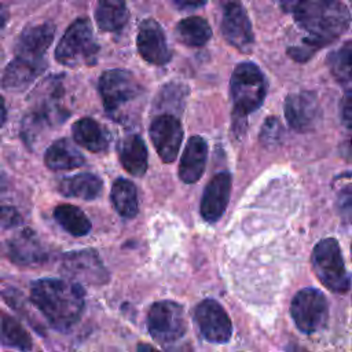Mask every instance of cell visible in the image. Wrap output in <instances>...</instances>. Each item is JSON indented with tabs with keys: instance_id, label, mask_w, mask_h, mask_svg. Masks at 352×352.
Segmentation results:
<instances>
[{
	"instance_id": "6da1fadb",
	"label": "cell",
	"mask_w": 352,
	"mask_h": 352,
	"mask_svg": "<svg viewBox=\"0 0 352 352\" xmlns=\"http://www.w3.org/2000/svg\"><path fill=\"white\" fill-rule=\"evenodd\" d=\"M84 296L82 286L72 280L41 278L30 285V301L58 331H67L80 320Z\"/></svg>"
},
{
	"instance_id": "7a4b0ae2",
	"label": "cell",
	"mask_w": 352,
	"mask_h": 352,
	"mask_svg": "<svg viewBox=\"0 0 352 352\" xmlns=\"http://www.w3.org/2000/svg\"><path fill=\"white\" fill-rule=\"evenodd\" d=\"M294 23L304 32V47L312 52L342 36L351 23L346 6L340 0H312L290 11Z\"/></svg>"
},
{
	"instance_id": "3957f363",
	"label": "cell",
	"mask_w": 352,
	"mask_h": 352,
	"mask_svg": "<svg viewBox=\"0 0 352 352\" xmlns=\"http://www.w3.org/2000/svg\"><path fill=\"white\" fill-rule=\"evenodd\" d=\"M99 92L106 113L121 122L131 107L142 99L143 87L131 72L111 69L100 76Z\"/></svg>"
},
{
	"instance_id": "277c9868",
	"label": "cell",
	"mask_w": 352,
	"mask_h": 352,
	"mask_svg": "<svg viewBox=\"0 0 352 352\" xmlns=\"http://www.w3.org/2000/svg\"><path fill=\"white\" fill-rule=\"evenodd\" d=\"M230 94L234 103V120L246 118L257 110L267 95V81L260 67L252 62L239 63L230 80Z\"/></svg>"
},
{
	"instance_id": "5b68a950",
	"label": "cell",
	"mask_w": 352,
	"mask_h": 352,
	"mask_svg": "<svg viewBox=\"0 0 352 352\" xmlns=\"http://www.w3.org/2000/svg\"><path fill=\"white\" fill-rule=\"evenodd\" d=\"M99 45L95 41L91 22L76 19L60 37L55 48V59L67 67L92 66L98 59Z\"/></svg>"
},
{
	"instance_id": "8992f818",
	"label": "cell",
	"mask_w": 352,
	"mask_h": 352,
	"mask_svg": "<svg viewBox=\"0 0 352 352\" xmlns=\"http://www.w3.org/2000/svg\"><path fill=\"white\" fill-rule=\"evenodd\" d=\"M312 268L318 279L329 290L334 293H346L349 290L351 278L337 239L324 238L316 243L312 252Z\"/></svg>"
},
{
	"instance_id": "52a82bcc",
	"label": "cell",
	"mask_w": 352,
	"mask_h": 352,
	"mask_svg": "<svg viewBox=\"0 0 352 352\" xmlns=\"http://www.w3.org/2000/svg\"><path fill=\"white\" fill-rule=\"evenodd\" d=\"M290 315L300 331L305 334L316 333L327 322V300L324 294L318 289H301L292 300Z\"/></svg>"
},
{
	"instance_id": "ba28073f",
	"label": "cell",
	"mask_w": 352,
	"mask_h": 352,
	"mask_svg": "<svg viewBox=\"0 0 352 352\" xmlns=\"http://www.w3.org/2000/svg\"><path fill=\"white\" fill-rule=\"evenodd\" d=\"M147 327L158 342H173L187 331V320L183 307L173 301L154 302L147 315Z\"/></svg>"
},
{
	"instance_id": "9c48e42d",
	"label": "cell",
	"mask_w": 352,
	"mask_h": 352,
	"mask_svg": "<svg viewBox=\"0 0 352 352\" xmlns=\"http://www.w3.org/2000/svg\"><path fill=\"white\" fill-rule=\"evenodd\" d=\"M221 21L220 29L224 38L241 52H250L254 34L250 19L241 0H219Z\"/></svg>"
},
{
	"instance_id": "30bf717a",
	"label": "cell",
	"mask_w": 352,
	"mask_h": 352,
	"mask_svg": "<svg viewBox=\"0 0 352 352\" xmlns=\"http://www.w3.org/2000/svg\"><path fill=\"white\" fill-rule=\"evenodd\" d=\"M195 323L201 336L214 344H226L232 334V323L226 309L216 301L206 298L201 301L194 312Z\"/></svg>"
},
{
	"instance_id": "8fae6325",
	"label": "cell",
	"mask_w": 352,
	"mask_h": 352,
	"mask_svg": "<svg viewBox=\"0 0 352 352\" xmlns=\"http://www.w3.org/2000/svg\"><path fill=\"white\" fill-rule=\"evenodd\" d=\"M63 272L74 283L102 285L109 280V274L94 250H78L65 254Z\"/></svg>"
},
{
	"instance_id": "7c38bea8",
	"label": "cell",
	"mask_w": 352,
	"mask_h": 352,
	"mask_svg": "<svg viewBox=\"0 0 352 352\" xmlns=\"http://www.w3.org/2000/svg\"><path fill=\"white\" fill-rule=\"evenodd\" d=\"M285 116L296 132L305 133L315 129L322 116L316 95L308 91L290 94L285 100Z\"/></svg>"
},
{
	"instance_id": "4fadbf2b",
	"label": "cell",
	"mask_w": 352,
	"mask_h": 352,
	"mask_svg": "<svg viewBox=\"0 0 352 352\" xmlns=\"http://www.w3.org/2000/svg\"><path fill=\"white\" fill-rule=\"evenodd\" d=\"M148 133L160 158L164 162L175 161L183 139L180 121L173 114H160L153 120Z\"/></svg>"
},
{
	"instance_id": "5bb4252c",
	"label": "cell",
	"mask_w": 352,
	"mask_h": 352,
	"mask_svg": "<svg viewBox=\"0 0 352 352\" xmlns=\"http://www.w3.org/2000/svg\"><path fill=\"white\" fill-rule=\"evenodd\" d=\"M55 36V26L50 22L25 28L15 43V56L34 62L45 63L44 54L51 45Z\"/></svg>"
},
{
	"instance_id": "9a60e30c",
	"label": "cell",
	"mask_w": 352,
	"mask_h": 352,
	"mask_svg": "<svg viewBox=\"0 0 352 352\" xmlns=\"http://www.w3.org/2000/svg\"><path fill=\"white\" fill-rule=\"evenodd\" d=\"M136 45L140 56L151 65H165L170 59V50L166 43L165 33L160 23L151 18L144 19L139 25Z\"/></svg>"
},
{
	"instance_id": "2e32d148",
	"label": "cell",
	"mask_w": 352,
	"mask_h": 352,
	"mask_svg": "<svg viewBox=\"0 0 352 352\" xmlns=\"http://www.w3.org/2000/svg\"><path fill=\"white\" fill-rule=\"evenodd\" d=\"M230 194L231 175L228 172H220L214 175L204 190L199 206L201 216L209 223L217 221L228 205Z\"/></svg>"
},
{
	"instance_id": "e0dca14e",
	"label": "cell",
	"mask_w": 352,
	"mask_h": 352,
	"mask_svg": "<svg viewBox=\"0 0 352 352\" xmlns=\"http://www.w3.org/2000/svg\"><path fill=\"white\" fill-rule=\"evenodd\" d=\"M3 252L8 260L16 264H37L47 257L44 248L30 230H23L6 241Z\"/></svg>"
},
{
	"instance_id": "ac0fdd59",
	"label": "cell",
	"mask_w": 352,
	"mask_h": 352,
	"mask_svg": "<svg viewBox=\"0 0 352 352\" xmlns=\"http://www.w3.org/2000/svg\"><path fill=\"white\" fill-rule=\"evenodd\" d=\"M208 157V144L201 136H191L184 147L179 164V177L184 183H195L205 170Z\"/></svg>"
},
{
	"instance_id": "d6986e66",
	"label": "cell",
	"mask_w": 352,
	"mask_h": 352,
	"mask_svg": "<svg viewBox=\"0 0 352 352\" xmlns=\"http://www.w3.org/2000/svg\"><path fill=\"white\" fill-rule=\"evenodd\" d=\"M122 168L132 176H143L147 169V148L139 135H126L118 143Z\"/></svg>"
},
{
	"instance_id": "ffe728a7",
	"label": "cell",
	"mask_w": 352,
	"mask_h": 352,
	"mask_svg": "<svg viewBox=\"0 0 352 352\" xmlns=\"http://www.w3.org/2000/svg\"><path fill=\"white\" fill-rule=\"evenodd\" d=\"M45 67L47 63H34L15 56L6 67L3 74V87L10 91H22L30 85Z\"/></svg>"
},
{
	"instance_id": "44dd1931",
	"label": "cell",
	"mask_w": 352,
	"mask_h": 352,
	"mask_svg": "<svg viewBox=\"0 0 352 352\" xmlns=\"http://www.w3.org/2000/svg\"><path fill=\"white\" fill-rule=\"evenodd\" d=\"M47 168L52 170H70L84 165V155L67 139L55 140L44 154Z\"/></svg>"
},
{
	"instance_id": "7402d4cb",
	"label": "cell",
	"mask_w": 352,
	"mask_h": 352,
	"mask_svg": "<svg viewBox=\"0 0 352 352\" xmlns=\"http://www.w3.org/2000/svg\"><path fill=\"white\" fill-rule=\"evenodd\" d=\"M102 180L92 173H77L70 177H65L59 182L58 190L65 197L80 198L84 201H92L102 192Z\"/></svg>"
},
{
	"instance_id": "603a6c76",
	"label": "cell",
	"mask_w": 352,
	"mask_h": 352,
	"mask_svg": "<svg viewBox=\"0 0 352 352\" xmlns=\"http://www.w3.org/2000/svg\"><path fill=\"white\" fill-rule=\"evenodd\" d=\"M74 142L94 153H99L107 148V136L99 122L89 117L77 120L72 126Z\"/></svg>"
},
{
	"instance_id": "cb8c5ba5",
	"label": "cell",
	"mask_w": 352,
	"mask_h": 352,
	"mask_svg": "<svg viewBox=\"0 0 352 352\" xmlns=\"http://www.w3.org/2000/svg\"><path fill=\"white\" fill-rule=\"evenodd\" d=\"M0 344L21 352H29L33 346V341L28 330L18 319L4 311H0Z\"/></svg>"
},
{
	"instance_id": "d4e9b609",
	"label": "cell",
	"mask_w": 352,
	"mask_h": 352,
	"mask_svg": "<svg viewBox=\"0 0 352 352\" xmlns=\"http://www.w3.org/2000/svg\"><path fill=\"white\" fill-rule=\"evenodd\" d=\"M98 26L104 32H117L128 21V8L125 0H98L95 10Z\"/></svg>"
},
{
	"instance_id": "484cf974",
	"label": "cell",
	"mask_w": 352,
	"mask_h": 352,
	"mask_svg": "<svg viewBox=\"0 0 352 352\" xmlns=\"http://www.w3.org/2000/svg\"><path fill=\"white\" fill-rule=\"evenodd\" d=\"M177 40L188 47L205 45L212 37L209 23L201 16H188L182 19L175 29Z\"/></svg>"
},
{
	"instance_id": "4316f807",
	"label": "cell",
	"mask_w": 352,
	"mask_h": 352,
	"mask_svg": "<svg viewBox=\"0 0 352 352\" xmlns=\"http://www.w3.org/2000/svg\"><path fill=\"white\" fill-rule=\"evenodd\" d=\"M54 219L56 223L73 236H84L91 231V221L85 213L70 204L58 205L54 209Z\"/></svg>"
},
{
	"instance_id": "83f0119b",
	"label": "cell",
	"mask_w": 352,
	"mask_h": 352,
	"mask_svg": "<svg viewBox=\"0 0 352 352\" xmlns=\"http://www.w3.org/2000/svg\"><path fill=\"white\" fill-rule=\"evenodd\" d=\"M110 198L117 213L125 219H132L138 213L136 187L126 179H117L111 186Z\"/></svg>"
},
{
	"instance_id": "f1b7e54d",
	"label": "cell",
	"mask_w": 352,
	"mask_h": 352,
	"mask_svg": "<svg viewBox=\"0 0 352 352\" xmlns=\"http://www.w3.org/2000/svg\"><path fill=\"white\" fill-rule=\"evenodd\" d=\"M351 60L352 45L351 41H345L340 48L327 55V66L333 77L342 85L351 84Z\"/></svg>"
},
{
	"instance_id": "f546056e",
	"label": "cell",
	"mask_w": 352,
	"mask_h": 352,
	"mask_svg": "<svg viewBox=\"0 0 352 352\" xmlns=\"http://www.w3.org/2000/svg\"><path fill=\"white\" fill-rule=\"evenodd\" d=\"M187 92H188V89L180 84H170V85L164 87L158 95V98H160L158 107L165 109V110L166 109L175 110L176 107H180V110H182L184 106V99H186Z\"/></svg>"
},
{
	"instance_id": "4dcf8cb0",
	"label": "cell",
	"mask_w": 352,
	"mask_h": 352,
	"mask_svg": "<svg viewBox=\"0 0 352 352\" xmlns=\"http://www.w3.org/2000/svg\"><path fill=\"white\" fill-rule=\"evenodd\" d=\"M282 124L276 117H268L260 131V142L265 147H274L280 142Z\"/></svg>"
},
{
	"instance_id": "1f68e13d",
	"label": "cell",
	"mask_w": 352,
	"mask_h": 352,
	"mask_svg": "<svg viewBox=\"0 0 352 352\" xmlns=\"http://www.w3.org/2000/svg\"><path fill=\"white\" fill-rule=\"evenodd\" d=\"M22 223L19 212L10 205H0V226L3 228H14Z\"/></svg>"
},
{
	"instance_id": "d6a6232c",
	"label": "cell",
	"mask_w": 352,
	"mask_h": 352,
	"mask_svg": "<svg viewBox=\"0 0 352 352\" xmlns=\"http://www.w3.org/2000/svg\"><path fill=\"white\" fill-rule=\"evenodd\" d=\"M341 120L349 129L352 121V95L349 89H346L344 98L341 99Z\"/></svg>"
},
{
	"instance_id": "836d02e7",
	"label": "cell",
	"mask_w": 352,
	"mask_h": 352,
	"mask_svg": "<svg viewBox=\"0 0 352 352\" xmlns=\"http://www.w3.org/2000/svg\"><path fill=\"white\" fill-rule=\"evenodd\" d=\"M307 1H312V0H278V3L280 4V7L283 8V11L290 12L293 8H296L297 6L307 3Z\"/></svg>"
},
{
	"instance_id": "e575fe53",
	"label": "cell",
	"mask_w": 352,
	"mask_h": 352,
	"mask_svg": "<svg viewBox=\"0 0 352 352\" xmlns=\"http://www.w3.org/2000/svg\"><path fill=\"white\" fill-rule=\"evenodd\" d=\"M182 8H195L206 3V0H173Z\"/></svg>"
},
{
	"instance_id": "d590c367",
	"label": "cell",
	"mask_w": 352,
	"mask_h": 352,
	"mask_svg": "<svg viewBox=\"0 0 352 352\" xmlns=\"http://www.w3.org/2000/svg\"><path fill=\"white\" fill-rule=\"evenodd\" d=\"M8 16H10V12H8V8L3 4H0V29L4 28V25L7 23L8 21Z\"/></svg>"
},
{
	"instance_id": "8d00e7d4",
	"label": "cell",
	"mask_w": 352,
	"mask_h": 352,
	"mask_svg": "<svg viewBox=\"0 0 352 352\" xmlns=\"http://www.w3.org/2000/svg\"><path fill=\"white\" fill-rule=\"evenodd\" d=\"M6 117H7L6 104H4V99H3V96L0 95V128L3 126V124H4V121H6Z\"/></svg>"
},
{
	"instance_id": "74e56055",
	"label": "cell",
	"mask_w": 352,
	"mask_h": 352,
	"mask_svg": "<svg viewBox=\"0 0 352 352\" xmlns=\"http://www.w3.org/2000/svg\"><path fill=\"white\" fill-rule=\"evenodd\" d=\"M136 352H158V351L148 344H139L136 348Z\"/></svg>"
}]
</instances>
